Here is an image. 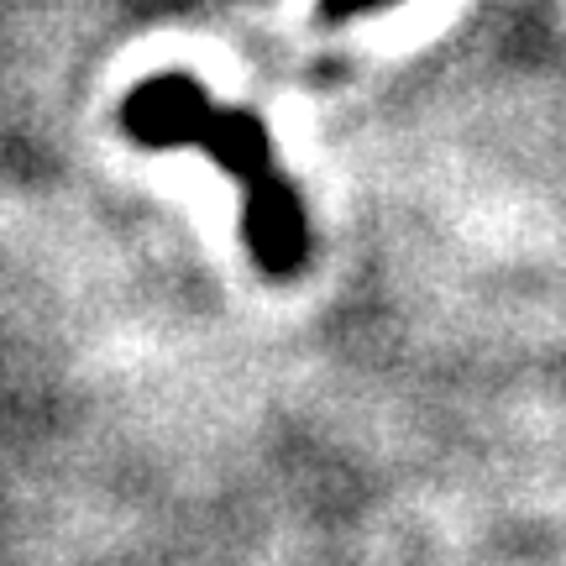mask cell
<instances>
[{"mask_svg":"<svg viewBox=\"0 0 566 566\" xmlns=\"http://www.w3.org/2000/svg\"><path fill=\"white\" fill-rule=\"evenodd\" d=\"M210 95L200 80L189 74H153L142 80L122 105V132L137 147L153 153H174V147H195L205 116H210Z\"/></svg>","mask_w":566,"mask_h":566,"instance_id":"cell-2","label":"cell"},{"mask_svg":"<svg viewBox=\"0 0 566 566\" xmlns=\"http://www.w3.org/2000/svg\"><path fill=\"white\" fill-rule=\"evenodd\" d=\"M195 147L226 179L242 184V237L258 273L263 279H294L310 263V221H304V200L294 179L279 168L263 116L210 105Z\"/></svg>","mask_w":566,"mask_h":566,"instance_id":"cell-1","label":"cell"},{"mask_svg":"<svg viewBox=\"0 0 566 566\" xmlns=\"http://www.w3.org/2000/svg\"><path fill=\"white\" fill-rule=\"evenodd\" d=\"M378 6H388V0H321L325 21H352V17H363V11H378Z\"/></svg>","mask_w":566,"mask_h":566,"instance_id":"cell-3","label":"cell"}]
</instances>
